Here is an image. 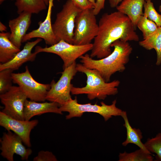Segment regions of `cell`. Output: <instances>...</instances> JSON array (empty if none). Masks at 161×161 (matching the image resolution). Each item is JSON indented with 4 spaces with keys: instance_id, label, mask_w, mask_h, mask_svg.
Wrapping results in <instances>:
<instances>
[{
    "instance_id": "6da1fadb",
    "label": "cell",
    "mask_w": 161,
    "mask_h": 161,
    "mask_svg": "<svg viewBox=\"0 0 161 161\" xmlns=\"http://www.w3.org/2000/svg\"><path fill=\"white\" fill-rule=\"evenodd\" d=\"M98 30L94 39L90 56L100 59L110 54L112 44L120 40L124 41H139L136 29L130 18L119 11L104 13L98 22Z\"/></svg>"
},
{
    "instance_id": "7a4b0ae2",
    "label": "cell",
    "mask_w": 161,
    "mask_h": 161,
    "mask_svg": "<svg viewBox=\"0 0 161 161\" xmlns=\"http://www.w3.org/2000/svg\"><path fill=\"white\" fill-rule=\"evenodd\" d=\"M114 50L108 56L97 60L94 59L86 54L79 58L86 67L97 70L106 82L110 81L112 75L117 72H122L129 62L133 49L128 41L118 40L111 45Z\"/></svg>"
},
{
    "instance_id": "3957f363",
    "label": "cell",
    "mask_w": 161,
    "mask_h": 161,
    "mask_svg": "<svg viewBox=\"0 0 161 161\" xmlns=\"http://www.w3.org/2000/svg\"><path fill=\"white\" fill-rule=\"evenodd\" d=\"M76 68L78 72L86 75V85L82 87L73 86L72 95L86 94L90 100L95 98L104 100L107 96L114 95L118 93L117 87L120 83L119 80L106 82L97 70L88 68L82 64H76Z\"/></svg>"
},
{
    "instance_id": "277c9868",
    "label": "cell",
    "mask_w": 161,
    "mask_h": 161,
    "mask_svg": "<svg viewBox=\"0 0 161 161\" xmlns=\"http://www.w3.org/2000/svg\"><path fill=\"white\" fill-rule=\"evenodd\" d=\"M116 103L117 100H115L110 105L106 104L103 101L100 102V105L90 103L82 104L78 103L76 97L74 99L71 98L65 104L61 106L59 108L62 112L69 113L66 116L67 120L74 117H80L84 113L88 112L97 113L106 121L113 116H121L123 111L117 107Z\"/></svg>"
},
{
    "instance_id": "5b68a950",
    "label": "cell",
    "mask_w": 161,
    "mask_h": 161,
    "mask_svg": "<svg viewBox=\"0 0 161 161\" xmlns=\"http://www.w3.org/2000/svg\"><path fill=\"white\" fill-rule=\"evenodd\" d=\"M82 10L67 0L61 10L58 13L52 29L57 42L64 40L73 44V39L76 18Z\"/></svg>"
},
{
    "instance_id": "8992f818",
    "label": "cell",
    "mask_w": 161,
    "mask_h": 161,
    "mask_svg": "<svg viewBox=\"0 0 161 161\" xmlns=\"http://www.w3.org/2000/svg\"><path fill=\"white\" fill-rule=\"evenodd\" d=\"M98 30V24L93 9L81 10L75 20L73 44L83 45L91 43Z\"/></svg>"
},
{
    "instance_id": "52a82bcc",
    "label": "cell",
    "mask_w": 161,
    "mask_h": 161,
    "mask_svg": "<svg viewBox=\"0 0 161 161\" xmlns=\"http://www.w3.org/2000/svg\"><path fill=\"white\" fill-rule=\"evenodd\" d=\"M93 44L77 45L61 40L50 47H35L34 52L38 54L41 52L52 53L59 56L63 62V70L76 62V60L87 52L91 50Z\"/></svg>"
},
{
    "instance_id": "ba28073f",
    "label": "cell",
    "mask_w": 161,
    "mask_h": 161,
    "mask_svg": "<svg viewBox=\"0 0 161 161\" xmlns=\"http://www.w3.org/2000/svg\"><path fill=\"white\" fill-rule=\"evenodd\" d=\"M76 66V62H74L63 70L61 72V77L57 82L54 80H52L46 100L57 103L61 106L72 98L71 90L73 85L71 84V81L78 72Z\"/></svg>"
},
{
    "instance_id": "9c48e42d",
    "label": "cell",
    "mask_w": 161,
    "mask_h": 161,
    "mask_svg": "<svg viewBox=\"0 0 161 161\" xmlns=\"http://www.w3.org/2000/svg\"><path fill=\"white\" fill-rule=\"evenodd\" d=\"M13 82L17 84L26 94L27 98L36 102H44L50 84L40 83L35 80L31 75L27 66L24 72L12 74Z\"/></svg>"
},
{
    "instance_id": "30bf717a",
    "label": "cell",
    "mask_w": 161,
    "mask_h": 161,
    "mask_svg": "<svg viewBox=\"0 0 161 161\" xmlns=\"http://www.w3.org/2000/svg\"><path fill=\"white\" fill-rule=\"evenodd\" d=\"M0 98L4 106L2 112L14 119L25 120L24 110L27 97L19 86H12L7 92L0 94Z\"/></svg>"
},
{
    "instance_id": "8fae6325",
    "label": "cell",
    "mask_w": 161,
    "mask_h": 161,
    "mask_svg": "<svg viewBox=\"0 0 161 161\" xmlns=\"http://www.w3.org/2000/svg\"><path fill=\"white\" fill-rule=\"evenodd\" d=\"M1 154L9 161H13L15 154L19 155L22 160H27L32 153V150L23 144L21 137L11 131L3 133L0 138Z\"/></svg>"
},
{
    "instance_id": "7c38bea8",
    "label": "cell",
    "mask_w": 161,
    "mask_h": 161,
    "mask_svg": "<svg viewBox=\"0 0 161 161\" xmlns=\"http://www.w3.org/2000/svg\"><path fill=\"white\" fill-rule=\"evenodd\" d=\"M38 122L37 120H27L16 119L2 111L0 112V125L7 131H13L18 135L28 147L31 146L30 132Z\"/></svg>"
},
{
    "instance_id": "4fadbf2b",
    "label": "cell",
    "mask_w": 161,
    "mask_h": 161,
    "mask_svg": "<svg viewBox=\"0 0 161 161\" xmlns=\"http://www.w3.org/2000/svg\"><path fill=\"white\" fill-rule=\"evenodd\" d=\"M54 0H49V3L46 17L43 21H40L38 28L26 34L22 40V42H25L34 38H40L44 40L46 44L52 45L57 43L53 33L51 22L52 9L53 6Z\"/></svg>"
},
{
    "instance_id": "5bb4252c",
    "label": "cell",
    "mask_w": 161,
    "mask_h": 161,
    "mask_svg": "<svg viewBox=\"0 0 161 161\" xmlns=\"http://www.w3.org/2000/svg\"><path fill=\"white\" fill-rule=\"evenodd\" d=\"M32 14L23 12L17 18L8 22L10 33L9 39L16 47L20 48L22 40L26 34L31 23Z\"/></svg>"
},
{
    "instance_id": "9a60e30c",
    "label": "cell",
    "mask_w": 161,
    "mask_h": 161,
    "mask_svg": "<svg viewBox=\"0 0 161 161\" xmlns=\"http://www.w3.org/2000/svg\"><path fill=\"white\" fill-rule=\"evenodd\" d=\"M42 41V38H38L34 41L26 43L23 49L17 53L15 57L9 62L0 64V71L7 69L13 71L18 69L24 63L34 61L37 55L35 52H32L33 48Z\"/></svg>"
},
{
    "instance_id": "2e32d148",
    "label": "cell",
    "mask_w": 161,
    "mask_h": 161,
    "mask_svg": "<svg viewBox=\"0 0 161 161\" xmlns=\"http://www.w3.org/2000/svg\"><path fill=\"white\" fill-rule=\"evenodd\" d=\"M27 99L24 103V120H29L33 117L47 113L62 114L60 105L55 102L39 103Z\"/></svg>"
},
{
    "instance_id": "e0dca14e",
    "label": "cell",
    "mask_w": 161,
    "mask_h": 161,
    "mask_svg": "<svg viewBox=\"0 0 161 161\" xmlns=\"http://www.w3.org/2000/svg\"><path fill=\"white\" fill-rule=\"evenodd\" d=\"M146 0H123L116 7L117 11L126 15L136 29L137 22L143 14V8Z\"/></svg>"
},
{
    "instance_id": "ac0fdd59",
    "label": "cell",
    "mask_w": 161,
    "mask_h": 161,
    "mask_svg": "<svg viewBox=\"0 0 161 161\" xmlns=\"http://www.w3.org/2000/svg\"><path fill=\"white\" fill-rule=\"evenodd\" d=\"M9 32L0 33V62L6 63L11 60L21 50L10 40Z\"/></svg>"
},
{
    "instance_id": "d6986e66",
    "label": "cell",
    "mask_w": 161,
    "mask_h": 161,
    "mask_svg": "<svg viewBox=\"0 0 161 161\" xmlns=\"http://www.w3.org/2000/svg\"><path fill=\"white\" fill-rule=\"evenodd\" d=\"M121 116L123 119L124 123L123 126L126 130V138L122 145L126 146L129 143L134 144L145 151L150 154L151 153L145 147L144 144L141 142L143 138L142 133L139 129L133 128L130 125L126 111H123Z\"/></svg>"
},
{
    "instance_id": "ffe728a7",
    "label": "cell",
    "mask_w": 161,
    "mask_h": 161,
    "mask_svg": "<svg viewBox=\"0 0 161 161\" xmlns=\"http://www.w3.org/2000/svg\"><path fill=\"white\" fill-rule=\"evenodd\" d=\"M140 46L147 50L154 49L157 53L156 64H161V27H158L157 31L147 38L139 42Z\"/></svg>"
},
{
    "instance_id": "44dd1931",
    "label": "cell",
    "mask_w": 161,
    "mask_h": 161,
    "mask_svg": "<svg viewBox=\"0 0 161 161\" xmlns=\"http://www.w3.org/2000/svg\"><path fill=\"white\" fill-rule=\"evenodd\" d=\"M15 5L18 14L23 12L38 14L47 6L43 0H16Z\"/></svg>"
},
{
    "instance_id": "7402d4cb",
    "label": "cell",
    "mask_w": 161,
    "mask_h": 161,
    "mask_svg": "<svg viewBox=\"0 0 161 161\" xmlns=\"http://www.w3.org/2000/svg\"><path fill=\"white\" fill-rule=\"evenodd\" d=\"M151 154L140 148L131 153L125 151L120 153L119 161H152L154 157Z\"/></svg>"
},
{
    "instance_id": "603a6c76",
    "label": "cell",
    "mask_w": 161,
    "mask_h": 161,
    "mask_svg": "<svg viewBox=\"0 0 161 161\" xmlns=\"http://www.w3.org/2000/svg\"><path fill=\"white\" fill-rule=\"evenodd\" d=\"M137 27L142 32L143 39H145L154 33L158 27L153 21L143 15L140 18L137 24Z\"/></svg>"
},
{
    "instance_id": "cb8c5ba5",
    "label": "cell",
    "mask_w": 161,
    "mask_h": 161,
    "mask_svg": "<svg viewBox=\"0 0 161 161\" xmlns=\"http://www.w3.org/2000/svg\"><path fill=\"white\" fill-rule=\"evenodd\" d=\"M143 8L144 12L143 15L154 22L158 27H161V14L156 10L151 0H146Z\"/></svg>"
},
{
    "instance_id": "d4e9b609",
    "label": "cell",
    "mask_w": 161,
    "mask_h": 161,
    "mask_svg": "<svg viewBox=\"0 0 161 161\" xmlns=\"http://www.w3.org/2000/svg\"><path fill=\"white\" fill-rule=\"evenodd\" d=\"M144 144L151 153L156 154L157 160L161 161V133H158L154 137L148 138Z\"/></svg>"
},
{
    "instance_id": "484cf974",
    "label": "cell",
    "mask_w": 161,
    "mask_h": 161,
    "mask_svg": "<svg viewBox=\"0 0 161 161\" xmlns=\"http://www.w3.org/2000/svg\"><path fill=\"white\" fill-rule=\"evenodd\" d=\"M13 70L7 69L0 71V93L2 94L8 91L12 86V74Z\"/></svg>"
},
{
    "instance_id": "4316f807",
    "label": "cell",
    "mask_w": 161,
    "mask_h": 161,
    "mask_svg": "<svg viewBox=\"0 0 161 161\" xmlns=\"http://www.w3.org/2000/svg\"><path fill=\"white\" fill-rule=\"evenodd\" d=\"M34 161H56V157L51 152L48 151H40L38 155L35 157Z\"/></svg>"
},
{
    "instance_id": "83f0119b",
    "label": "cell",
    "mask_w": 161,
    "mask_h": 161,
    "mask_svg": "<svg viewBox=\"0 0 161 161\" xmlns=\"http://www.w3.org/2000/svg\"><path fill=\"white\" fill-rule=\"evenodd\" d=\"M74 4L82 10L93 9L94 6L89 0H71Z\"/></svg>"
},
{
    "instance_id": "f1b7e54d",
    "label": "cell",
    "mask_w": 161,
    "mask_h": 161,
    "mask_svg": "<svg viewBox=\"0 0 161 161\" xmlns=\"http://www.w3.org/2000/svg\"><path fill=\"white\" fill-rule=\"evenodd\" d=\"M105 0H96L93 9V12L95 15H98L100 11L104 8Z\"/></svg>"
},
{
    "instance_id": "f546056e",
    "label": "cell",
    "mask_w": 161,
    "mask_h": 161,
    "mask_svg": "<svg viewBox=\"0 0 161 161\" xmlns=\"http://www.w3.org/2000/svg\"><path fill=\"white\" fill-rule=\"evenodd\" d=\"M123 0H109L110 6L112 8L116 7Z\"/></svg>"
},
{
    "instance_id": "4dcf8cb0",
    "label": "cell",
    "mask_w": 161,
    "mask_h": 161,
    "mask_svg": "<svg viewBox=\"0 0 161 161\" xmlns=\"http://www.w3.org/2000/svg\"><path fill=\"white\" fill-rule=\"evenodd\" d=\"M7 28L1 22H0V31L1 32H3L6 31Z\"/></svg>"
},
{
    "instance_id": "1f68e13d",
    "label": "cell",
    "mask_w": 161,
    "mask_h": 161,
    "mask_svg": "<svg viewBox=\"0 0 161 161\" xmlns=\"http://www.w3.org/2000/svg\"><path fill=\"white\" fill-rule=\"evenodd\" d=\"M89 0L95 6L96 0Z\"/></svg>"
},
{
    "instance_id": "d6a6232c",
    "label": "cell",
    "mask_w": 161,
    "mask_h": 161,
    "mask_svg": "<svg viewBox=\"0 0 161 161\" xmlns=\"http://www.w3.org/2000/svg\"><path fill=\"white\" fill-rule=\"evenodd\" d=\"M43 0L45 2L46 5L47 6H48L49 5V0Z\"/></svg>"
},
{
    "instance_id": "836d02e7",
    "label": "cell",
    "mask_w": 161,
    "mask_h": 161,
    "mask_svg": "<svg viewBox=\"0 0 161 161\" xmlns=\"http://www.w3.org/2000/svg\"><path fill=\"white\" fill-rule=\"evenodd\" d=\"M159 10L160 11V12L161 13V5H160L159 7Z\"/></svg>"
},
{
    "instance_id": "e575fe53",
    "label": "cell",
    "mask_w": 161,
    "mask_h": 161,
    "mask_svg": "<svg viewBox=\"0 0 161 161\" xmlns=\"http://www.w3.org/2000/svg\"><path fill=\"white\" fill-rule=\"evenodd\" d=\"M6 0H0V4H1L2 3Z\"/></svg>"
}]
</instances>
